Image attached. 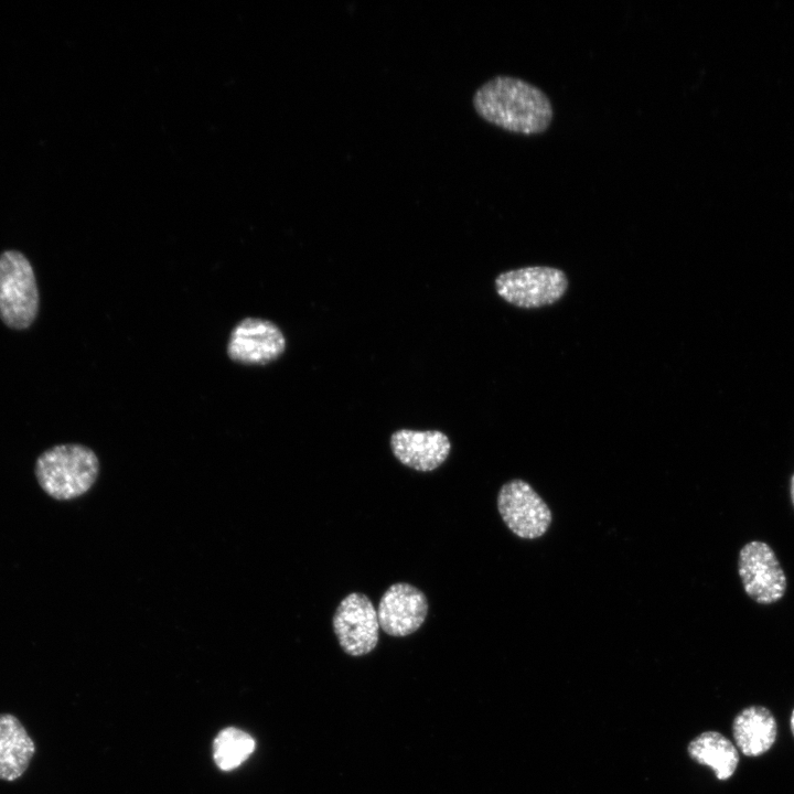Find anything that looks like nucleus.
Masks as SVG:
<instances>
[{
  "label": "nucleus",
  "instance_id": "10",
  "mask_svg": "<svg viewBox=\"0 0 794 794\" xmlns=\"http://www.w3.org/2000/svg\"><path fill=\"white\" fill-rule=\"evenodd\" d=\"M390 448L404 465L416 471L429 472L446 461L451 443L449 438L438 430L400 429L391 434Z\"/></svg>",
  "mask_w": 794,
  "mask_h": 794
},
{
  "label": "nucleus",
  "instance_id": "8",
  "mask_svg": "<svg viewBox=\"0 0 794 794\" xmlns=\"http://www.w3.org/2000/svg\"><path fill=\"white\" fill-rule=\"evenodd\" d=\"M332 623L341 647L348 655H365L377 645V611L363 593L346 596L337 605Z\"/></svg>",
  "mask_w": 794,
  "mask_h": 794
},
{
  "label": "nucleus",
  "instance_id": "14",
  "mask_svg": "<svg viewBox=\"0 0 794 794\" xmlns=\"http://www.w3.org/2000/svg\"><path fill=\"white\" fill-rule=\"evenodd\" d=\"M255 749V740L243 730L226 728L214 740L213 755L221 770L238 768Z\"/></svg>",
  "mask_w": 794,
  "mask_h": 794
},
{
  "label": "nucleus",
  "instance_id": "2",
  "mask_svg": "<svg viewBox=\"0 0 794 794\" xmlns=\"http://www.w3.org/2000/svg\"><path fill=\"white\" fill-rule=\"evenodd\" d=\"M35 478L41 489L57 501L75 500L87 493L99 474L97 454L81 443L56 444L35 461Z\"/></svg>",
  "mask_w": 794,
  "mask_h": 794
},
{
  "label": "nucleus",
  "instance_id": "13",
  "mask_svg": "<svg viewBox=\"0 0 794 794\" xmlns=\"http://www.w3.org/2000/svg\"><path fill=\"white\" fill-rule=\"evenodd\" d=\"M688 753L697 763L710 766L721 781L732 776L739 763L733 743L717 731H707L695 738L688 745Z\"/></svg>",
  "mask_w": 794,
  "mask_h": 794
},
{
  "label": "nucleus",
  "instance_id": "3",
  "mask_svg": "<svg viewBox=\"0 0 794 794\" xmlns=\"http://www.w3.org/2000/svg\"><path fill=\"white\" fill-rule=\"evenodd\" d=\"M40 294L29 259L18 250L0 254V319L10 329L25 330L35 321Z\"/></svg>",
  "mask_w": 794,
  "mask_h": 794
},
{
  "label": "nucleus",
  "instance_id": "5",
  "mask_svg": "<svg viewBox=\"0 0 794 794\" xmlns=\"http://www.w3.org/2000/svg\"><path fill=\"white\" fill-rule=\"evenodd\" d=\"M497 509L508 529L523 539L544 536L552 521L547 503L521 479L502 485L497 494Z\"/></svg>",
  "mask_w": 794,
  "mask_h": 794
},
{
  "label": "nucleus",
  "instance_id": "16",
  "mask_svg": "<svg viewBox=\"0 0 794 794\" xmlns=\"http://www.w3.org/2000/svg\"><path fill=\"white\" fill-rule=\"evenodd\" d=\"M791 730H792V733H793V736H794V709H793L792 716H791Z\"/></svg>",
  "mask_w": 794,
  "mask_h": 794
},
{
  "label": "nucleus",
  "instance_id": "6",
  "mask_svg": "<svg viewBox=\"0 0 794 794\" xmlns=\"http://www.w3.org/2000/svg\"><path fill=\"white\" fill-rule=\"evenodd\" d=\"M738 570L745 593L755 602L771 604L785 594V573L768 544H745L739 554Z\"/></svg>",
  "mask_w": 794,
  "mask_h": 794
},
{
  "label": "nucleus",
  "instance_id": "12",
  "mask_svg": "<svg viewBox=\"0 0 794 794\" xmlns=\"http://www.w3.org/2000/svg\"><path fill=\"white\" fill-rule=\"evenodd\" d=\"M733 738L739 750L747 757L768 752L776 739V720L765 707L751 706L733 720Z\"/></svg>",
  "mask_w": 794,
  "mask_h": 794
},
{
  "label": "nucleus",
  "instance_id": "9",
  "mask_svg": "<svg viewBox=\"0 0 794 794\" xmlns=\"http://www.w3.org/2000/svg\"><path fill=\"white\" fill-rule=\"evenodd\" d=\"M428 613L422 591L404 582L391 584L382 596L377 618L380 629L391 636H406L417 631Z\"/></svg>",
  "mask_w": 794,
  "mask_h": 794
},
{
  "label": "nucleus",
  "instance_id": "11",
  "mask_svg": "<svg viewBox=\"0 0 794 794\" xmlns=\"http://www.w3.org/2000/svg\"><path fill=\"white\" fill-rule=\"evenodd\" d=\"M35 743L12 713H0V780L15 781L28 770Z\"/></svg>",
  "mask_w": 794,
  "mask_h": 794
},
{
  "label": "nucleus",
  "instance_id": "1",
  "mask_svg": "<svg viewBox=\"0 0 794 794\" xmlns=\"http://www.w3.org/2000/svg\"><path fill=\"white\" fill-rule=\"evenodd\" d=\"M472 103L478 115L487 122L525 136L544 132L554 115L551 103L541 89L505 75L495 76L480 86Z\"/></svg>",
  "mask_w": 794,
  "mask_h": 794
},
{
  "label": "nucleus",
  "instance_id": "15",
  "mask_svg": "<svg viewBox=\"0 0 794 794\" xmlns=\"http://www.w3.org/2000/svg\"><path fill=\"white\" fill-rule=\"evenodd\" d=\"M791 497H792V501L794 504V475L792 476V480H791Z\"/></svg>",
  "mask_w": 794,
  "mask_h": 794
},
{
  "label": "nucleus",
  "instance_id": "4",
  "mask_svg": "<svg viewBox=\"0 0 794 794\" xmlns=\"http://www.w3.org/2000/svg\"><path fill=\"white\" fill-rule=\"evenodd\" d=\"M495 289L506 302L523 309H535L561 299L568 289V279L558 268L525 267L498 275Z\"/></svg>",
  "mask_w": 794,
  "mask_h": 794
},
{
  "label": "nucleus",
  "instance_id": "7",
  "mask_svg": "<svg viewBox=\"0 0 794 794\" xmlns=\"http://www.w3.org/2000/svg\"><path fill=\"white\" fill-rule=\"evenodd\" d=\"M281 329L270 320L247 316L230 331L226 353L229 360L244 365H266L286 351Z\"/></svg>",
  "mask_w": 794,
  "mask_h": 794
}]
</instances>
